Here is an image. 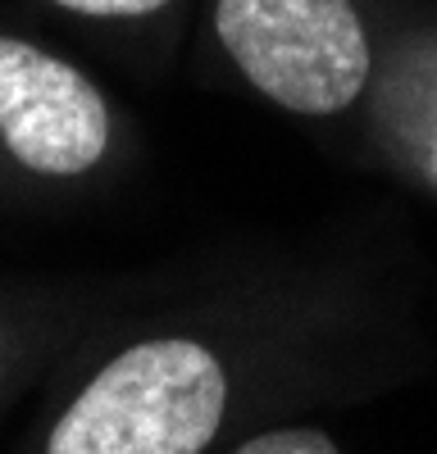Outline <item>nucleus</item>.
<instances>
[{"instance_id": "39448f33", "label": "nucleus", "mask_w": 437, "mask_h": 454, "mask_svg": "<svg viewBox=\"0 0 437 454\" xmlns=\"http://www.w3.org/2000/svg\"><path fill=\"white\" fill-rule=\"evenodd\" d=\"M60 5L78 14H151L164 0H60Z\"/></svg>"}, {"instance_id": "7ed1b4c3", "label": "nucleus", "mask_w": 437, "mask_h": 454, "mask_svg": "<svg viewBox=\"0 0 437 454\" xmlns=\"http://www.w3.org/2000/svg\"><path fill=\"white\" fill-rule=\"evenodd\" d=\"M0 137L32 173L73 177L105 155L109 109L78 68L0 36Z\"/></svg>"}, {"instance_id": "f257e3e1", "label": "nucleus", "mask_w": 437, "mask_h": 454, "mask_svg": "<svg viewBox=\"0 0 437 454\" xmlns=\"http://www.w3.org/2000/svg\"><path fill=\"white\" fill-rule=\"evenodd\" d=\"M228 382L218 359L182 336L141 340L73 400L51 454H196L214 441Z\"/></svg>"}, {"instance_id": "f03ea898", "label": "nucleus", "mask_w": 437, "mask_h": 454, "mask_svg": "<svg viewBox=\"0 0 437 454\" xmlns=\"http://www.w3.org/2000/svg\"><path fill=\"white\" fill-rule=\"evenodd\" d=\"M214 27L237 68L291 114H338L369 78L351 0H218Z\"/></svg>"}, {"instance_id": "20e7f679", "label": "nucleus", "mask_w": 437, "mask_h": 454, "mask_svg": "<svg viewBox=\"0 0 437 454\" xmlns=\"http://www.w3.org/2000/svg\"><path fill=\"white\" fill-rule=\"evenodd\" d=\"M237 450L242 454H333L338 445L323 432H265V436H250Z\"/></svg>"}]
</instances>
